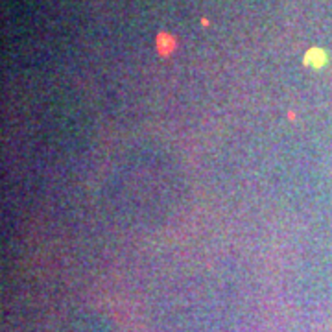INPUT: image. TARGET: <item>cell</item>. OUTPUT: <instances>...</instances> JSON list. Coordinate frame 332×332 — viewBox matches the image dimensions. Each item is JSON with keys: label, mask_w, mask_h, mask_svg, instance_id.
<instances>
[{"label": "cell", "mask_w": 332, "mask_h": 332, "mask_svg": "<svg viewBox=\"0 0 332 332\" xmlns=\"http://www.w3.org/2000/svg\"><path fill=\"white\" fill-rule=\"evenodd\" d=\"M325 52L321 48H312L308 50V54L304 57V63L306 65H312V67H321V65L325 63Z\"/></svg>", "instance_id": "6da1fadb"}, {"label": "cell", "mask_w": 332, "mask_h": 332, "mask_svg": "<svg viewBox=\"0 0 332 332\" xmlns=\"http://www.w3.org/2000/svg\"><path fill=\"white\" fill-rule=\"evenodd\" d=\"M172 48H174V39L170 36H166V34H161L159 36V52L161 54H168Z\"/></svg>", "instance_id": "7a4b0ae2"}]
</instances>
